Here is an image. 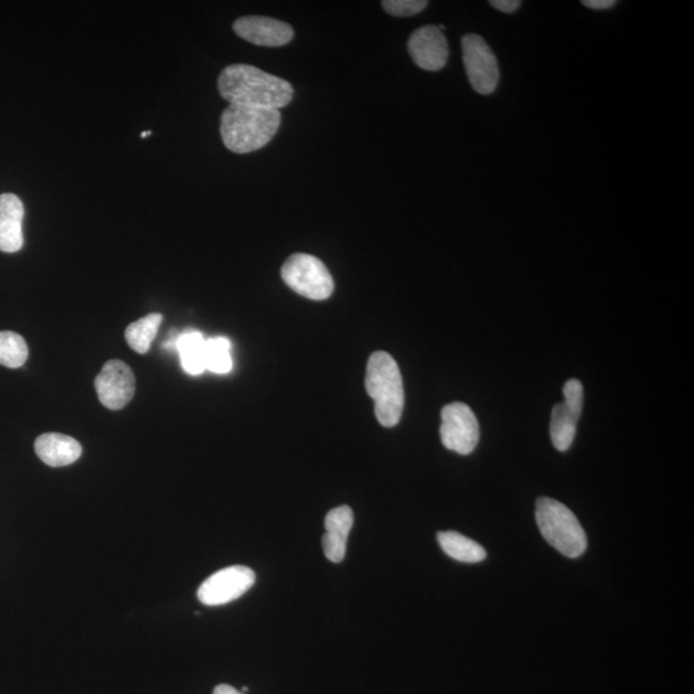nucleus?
Returning <instances> with one entry per match:
<instances>
[{
  "mask_svg": "<svg viewBox=\"0 0 694 694\" xmlns=\"http://www.w3.org/2000/svg\"><path fill=\"white\" fill-rule=\"evenodd\" d=\"M217 89L229 104L274 110L286 108L295 94L287 80L241 63L222 71Z\"/></svg>",
  "mask_w": 694,
  "mask_h": 694,
  "instance_id": "obj_1",
  "label": "nucleus"
},
{
  "mask_svg": "<svg viewBox=\"0 0 694 694\" xmlns=\"http://www.w3.org/2000/svg\"><path fill=\"white\" fill-rule=\"evenodd\" d=\"M280 121L279 110L229 104L221 119L223 143L239 155L261 150L277 134Z\"/></svg>",
  "mask_w": 694,
  "mask_h": 694,
  "instance_id": "obj_2",
  "label": "nucleus"
},
{
  "mask_svg": "<svg viewBox=\"0 0 694 694\" xmlns=\"http://www.w3.org/2000/svg\"><path fill=\"white\" fill-rule=\"evenodd\" d=\"M366 389L375 401L378 422L397 426L405 409V387L398 363L390 354L377 351L367 365Z\"/></svg>",
  "mask_w": 694,
  "mask_h": 694,
  "instance_id": "obj_3",
  "label": "nucleus"
},
{
  "mask_svg": "<svg viewBox=\"0 0 694 694\" xmlns=\"http://www.w3.org/2000/svg\"><path fill=\"white\" fill-rule=\"evenodd\" d=\"M537 522L543 538L569 559H578L586 551L588 539L583 527L570 508L551 498H539Z\"/></svg>",
  "mask_w": 694,
  "mask_h": 694,
  "instance_id": "obj_4",
  "label": "nucleus"
},
{
  "mask_svg": "<svg viewBox=\"0 0 694 694\" xmlns=\"http://www.w3.org/2000/svg\"><path fill=\"white\" fill-rule=\"evenodd\" d=\"M282 278L296 294L310 300H326L334 294L335 282L327 266L308 254L289 256L282 266Z\"/></svg>",
  "mask_w": 694,
  "mask_h": 694,
  "instance_id": "obj_5",
  "label": "nucleus"
},
{
  "mask_svg": "<svg viewBox=\"0 0 694 694\" xmlns=\"http://www.w3.org/2000/svg\"><path fill=\"white\" fill-rule=\"evenodd\" d=\"M462 52L466 74L474 92L490 95L497 91L500 71L494 52L478 34L462 38Z\"/></svg>",
  "mask_w": 694,
  "mask_h": 694,
  "instance_id": "obj_6",
  "label": "nucleus"
},
{
  "mask_svg": "<svg viewBox=\"0 0 694 694\" xmlns=\"http://www.w3.org/2000/svg\"><path fill=\"white\" fill-rule=\"evenodd\" d=\"M440 435L447 449L462 456L471 455L480 440L478 418L463 402H451L441 410Z\"/></svg>",
  "mask_w": 694,
  "mask_h": 694,
  "instance_id": "obj_7",
  "label": "nucleus"
},
{
  "mask_svg": "<svg viewBox=\"0 0 694 694\" xmlns=\"http://www.w3.org/2000/svg\"><path fill=\"white\" fill-rule=\"evenodd\" d=\"M254 570L231 567L215 572L198 588V600L205 606H223L244 595L255 584Z\"/></svg>",
  "mask_w": 694,
  "mask_h": 694,
  "instance_id": "obj_8",
  "label": "nucleus"
},
{
  "mask_svg": "<svg viewBox=\"0 0 694 694\" xmlns=\"http://www.w3.org/2000/svg\"><path fill=\"white\" fill-rule=\"evenodd\" d=\"M95 391L102 405L111 410L125 408L135 394V376L124 361L114 359L95 377Z\"/></svg>",
  "mask_w": 694,
  "mask_h": 694,
  "instance_id": "obj_9",
  "label": "nucleus"
},
{
  "mask_svg": "<svg viewBox=\"0 0 694 694\" xmlns=\"http://www.w3.org/2000/svg\"><path fill=\"white\" fill-rule=\"evenodd\" d=\"M408 52L418 68L440 71L449 59V44L443 32L435 25H426L411 32Z\"/></svg>",
  "mask_w": 694,
  "mask_h": 694,
  "instance_id": "obj_10",
  "label": "nucleus"
},
{
  "mask_svg": "<svg viewBox=\"0 0 694 694\" xmlns=\"http://www.w3.org/2000/svg\"><path fill=\"white\" fill-rule=\"evenodd\" d=\"M236 34L259 47H284L294 39L293 27L264 16H245L233 23Z\"/></svg>",
  "mask_w": 694,
  "mask_h": 694,
  "instance_id": "obj_11",
  "label": "nucleus"
},
{
  "mask_svg": "<svg viewBox=\"0 0 694 694\" xmlns=\"http://www.w3.org/2000/svg\"><path fill=\"white\" fill-rule=\"evenodd\" d=\"M23 216L25 208L19 196L13 193L0 195V252L14 254L22 248Z\"/></svg>",
  "mask_w": 694,
  "mask_h": 694,
  "instance_id": "obj_12",
  "label": "nucleus"
},
{
  "mask_svg": "<svg viewBox=\"0 0 694 694\" xmlns=\"http://www.w3.org/2000/svg\"><path fill=\"white\" fill-rule=\"evenodd\" d=\"M354 523V513L350 507L335 508L327 514L325 527L326 534L323 537V551L327 559L334 563H340L345 559L346 542L349 538Z\"/></svg>",
  "mask_w": 694,
  "mask_h": 694,
  "instance_id": "obj_13",
  "label": "nucleus"
},
{
  "mask_svg": "<svg viewBox=\"0 0 694 694\" xmlns=\"http://www.w3.org/2000/svg\"><path fill=\"white\" fill-rule=\"evenodd\" d=\"M35 453L47 466L64 467L75 463L82 457L83 448L71 436L52 432L39 436Z\"/></svg>",
  "mask_w": 694,
  "mask_h": 694,
  "instance_id": "obj_14",
  "label": "nucleus"
},
{
  "mask_svg": "<svg viewBox=\"0 0 694 694\" xmlns=\"http://www.w3.org/2000/svg\"><path fill=\"white\" fill-rule=\"evenodd\" d=\"M206 338L197 330H187L176 338V350L180 351L182 367L191 376L203 375L206 370L205 361Z\"/></svg>",
  "mask_w": 694,
  "mask_h": 694,
  "instance_id": "obj_15",
  "label": "nucleus"
},
{
  "mask_svg": "<svg viewBox=\"0 0 694 694\" xmlns=\"http://www.w3.org/2000/svg\"><path fill=\"white\" fill-rule=\"evenodd\" d=\"M581 410L570 407L567 402L555 406L552 410L551 439L557 450L568 451L574 442L576 425Z\"/></svg>",
  "mask_w": 694,
  "mask_h": 694,
  "instance_id": "obj_16",
  "label": "nucleus"
},
{
  "mask_svg": "<svg viewBox=\"0 0 694 694\" xmlns=\"http://www.w3.org/2000/svg\"><path fill=\"white\" fill-rule=\"evenodd\" d=\"M441 550L446 552L450 559L465 563H478L487 559V551L479 544L473 542L456 531H442L438 534Z\"/></svg>",
  "mask_w": 694,
  "mask_h": 694,
  "instance_id": "obj_17",
  "label": "nucleus"
},
{
  "mask_svg": "<svg viewBox=\"0 0 694 694\" xmlns=\"http://www.w3.org/2000/svg\"><path fill=\"white\" fill-rule=\"evenodd\" d=\"M163 322V314H149L131 323L125 330V338L129 346L139 354H147L151 349L152 341L155 340L159 328Z\"/></svg>",
  "mask_w": 694,
  "mask_h": 694,
  "instance_id": "obj_18",
  "label": "nucleus"
},
{
  "mask_svg": "<svg viewBox=\"0 0 694 694\" xmlns=\"http://www.w3.org/2000/svg\"><path fill=\"white\" fill-rule=\"evenodd\" d=\"M29 357L28 344L11 330L0 333V366L16 369L25 365Z\"/></svg>",
  "mask_w": 694,
  "mask_h": 694,
  "instance_id": "obj_19",
  "label": "nucleus"
},
{
  "mask_svg": "<svg viewBox=\"0 0 694 694\" xmlns=\"http://www.w3.org/2000/svg\"><path fill=\"white\" fill-rule=\"evenodd\" d=\"M231 349L232 344L227 337H215L206 340V369L217 375L229 374L233 368Z\"/></svg>",
  "mask_w": 694,
  "mask_h": 694,
  "instance_id": "obj_20",
  "label": "nucleus"
},
{
  "mask_svg": "<svg viewBox=\"0 0 694 694\" xmlns=\"http://www.w3.org/2000/svg\"><path fill=\"white\" fill-rule=\"evenodd\" d=\"M384 10L394 18H410L426 10V0H384Z\"/></svg>",
  "mask_w": 694,
  "mask_h": 694,
  "instance_id": "obj_21",
  "label": "nucleus"
},
{
  "mask_svg": "<svg viewBox=\"0 0 694 694\" xmlns=\"http://www.w3.org/2000/svg\"><path fill=\"white\" fill-rule=\"evenodd\" d=\"M520 0H491L490 6L494 7L496 10L511 14L519 10L521 7Z\"/></svg>",
  "mask_w": 694,
  "mask_h": 694,
  "instance_id": "obj_22",
  "label": "nucleus"
},
{
  "mask_svg": "<svg viewBox=\"0 0 694 694\" xmlns=\"http://www.w3.org/2000/svg\"><path fill=\"white\" fill-rule=\"evenodd\" d=\"M581 3L595 11L610 10V8L616 6L615 0H583Z\"/></svg>",
  "mask_w": 694,
  "mask_h": 694,
  "instance_id": "obj_23",
  "label": "nucleus"
},
{
  "mask_svg": "<svg viewBox=\"0 0 694 694\" xmlns=\"http://www.w3.org/2000/svg\"><path fill=\"white\" fill-rule=\"evenodd\" d=\"M214 694H245V693H242L237 691L236 688H233L232 685L221 684V685H217V687L214 690Z\"/></svg>",
  "mask_w": 694,
  "mask_h": 694,
  "instance_id": "obj_24",
  "label": "nucleus"
},
{
  "mask_svg": "<svg viewBox=\"0 0 694 694\" xmlns=\"http://www.w3.org/2000/svg\"><path fill=\"white\" fill-rule=\"evenodd\" d=\"M151 135V132H144L142 133V139H145V136Z\"/></svg>",
  "mask_w": 694,
  "mask_h": 694,
  "instance_id": "obj_25",
  "label": "nucleus"
}]
</instances>
